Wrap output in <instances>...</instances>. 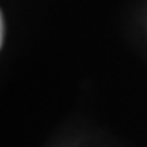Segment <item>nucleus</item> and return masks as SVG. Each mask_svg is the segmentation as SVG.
<instances>
[{
	"mask_svg": "<svg viewBox=\"0 0 147 147\" xmlns=\"http://www.w3.org/2000/svg\"><path fill=\"white\" fill-rule=\"evenodd\" d=\"M3 41H4V19L3 15L0 18V45L3 47Z\"/></svg>",
	"mask_w": 147,
	"mask_h": 147,
	"instance_id": "nucleus-1",
	"label": "nucleus"
}]
</instances>
